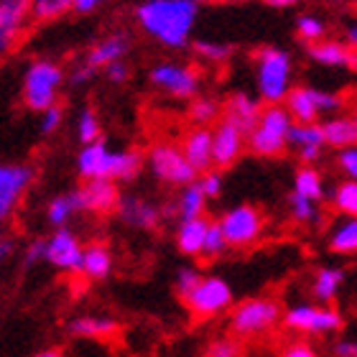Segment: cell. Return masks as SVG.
<instances>
[{"label":"cell","instance_id":"1","mask_svg":"<svg viewBox=\"0 0 357 357\" xmlns=\"http://www.w3.org/2000/svg\"><path fill=\"white\" fill-rule=\"evenodd\" d=\"M138 29L156 44L181 52L192 44L199 6L192 0H141L133 10Z\"/></svg>","mask_w":357,"mask_h":357},{"label":"cell","instance_id":"2","mask_svg":"<svg viewBox=\"0 0 357 357\" xmlns=\"http://www.w3.org/2000/svg\"><path fill=\"white\" fill-rule=\"evenodd\" d=\"M143 169L141 151H112L105 138L84 143L77 156V172L82 178H112V181H133Z\"/></svg>","mask_w":357,"mask_h":357},{"label":"cell","instance_id":"3","mask_svg":"<svg viewBox=\"0 0 357 357\" xmlns=\"http://www.w3.org/2000/svg\"><path fill=\"white\" fill-rule=\"evenodd\" d=\"M255 84L266 105H281L294 87V59L286 49L263 46L255 54Z\"/></svg>","mask_w":357,"mask_h":357},{"label":"cell","instance_id":"4","mask_svg":"<svg viewBox=\"0 0 357 357\" xmlns=\"http://www.w3.org/2000/svg\"><path fill=\"white\" fill-rule=\"evenodd\" d=\"M67 82V72L54 59H33L23 75V105L33 112H41L59 102V92Z\"/></svg>","mask_w":357,"mask_h":357},{"label":"cell","instance_id":"5","mask_svg":"<svg viewBox=\"0 0 357 357\" xmlns=\"http://www.w3.org/2000/svg\"><path fill=\"white\" fill-rule=\"evenodd\" d=\"M291 115L283 105H266L255 120V126L248 130L245 143L250 153L261 158H278L286 153V135L291 128Z\"/></svg>","mask_w":357,"mask_h":357},{"label":"cell","instance_id":"6","mask_svg":"<svg viewBox=\"0 0 357 357\" xmlns=\"http://www.w3.org/2000/svg\"><path fill=\"white\" fill-rule=\"evenodd\" d=\"M281 105L289 110L294 123H317L321 115H337V112H342L344 97L340 92L298 84V87L289 89V95L283 97Z\"/></svg>","mask_w":357,"mask_h":357},{"label":"cell","instance_id":"7","mask_svg":"<svg viewBox=\"0 0 357 357\" xmlns=\"http://www.w3.org/2000/svg\"><path fill=\"white\" fill-rule=\"evenodd\" d=\"M281 314L283 312L275 298L255 296V298H248V301H240L232 309L230 327L240 337H258L271 332L281 321Z\"/></svg>","mask_w":357,"mask_h":357},{"label":"cell","instance_id":"8","mask_svg":"<svg viewBox=\"0 0 357 357\" xmlns=\"http://www.w3.org/2000/svg\"><path fill=\"white\" fill-rule=\"evenodd\" d=\"M283 327L298 335H335L344 327V314L335 306H317V304H296L289 312L281 314Z\"/></svg>","mask_w":357,"mask_h":357},{"label":"cell","instance_id":"9","mask_svg":"<svg viewBox=\"0 0 357 357\" xmlns=\"http://www.w3.org/2000/svg\"><path fill=\"white\" fill-rule=\"evenodd\" d=\"M151 84L161 89L164 95L174 100H192L199 95L202 75L192 64H178V61H158L149 72Z\"/></svg>","mask_w":357,"mask_h":357},{"label":"cell","instance_id":"10","mask_svg":"<svg viewBox=\"0 0 357 357\" xmlns=\"http://www.w3.org/2000/svg\"><path fill=\"white\" fill-rule=\"evenodd\" d=\"M220 230H222V238L227 243V248H250L255 245L263 235V212L253 204H238V207L227 209L222 217H220Z\"/></svg>","mask_w":357,"mask_h":357},{"label":"cell","instance_id":"11","mask_svg":"<svg viewBox=\"0 0 357 357\" xmlns=\"http://www.w3.org/2000/svg\"><path fill=\"white\" fill-rule=\"evenodd\" d=\"M189 312L199 319H212L227 312L232 304V286L220 275H202L192 294L184 298Z\"/></svg>","mask_w":357,"mask_h":357},{"label":"cell","instance_id":"12","mask_svg":"<svg viewBox=\"0 0 357 357\" xmlns=\"http://www.w3.org/2000/svg\"><path fill=\"white\" fill-rule=\"evenodd\" d=\"M149 166L151 172H153V176L158 181H164V184L186 186L192 184V181H197V172L186 164L181 149L174 146V143H156L149 151Z\"/></svg>","mask_w":357,"mask_h":357},{"label":"cell","instance_id":"13","mask_svg":"<svg viewBox=\"0 0 357 357\" xmlns=\"http://www.w3.org/2000/svg\"><path fill=\"white\" fill-rule=\"evenodd\" d=\"M36 178L33 166L29 164H0V225L13 215L21 204L23 194L29 192Z\"/></svg>","mask_w":357,"mask_h":357},{"label":"cell","instance_id":"14","mask_svg":"<svg viewBox=\"0 0 357 357\" xmlns=\"http://www.w3.org/2000/svg\"><path fill=\"white\" fill-rule=\"evenodd\" d=\"M44 261L49 266L67 271V273H82V243L75 232L59 227L44 245Z\"/></svg>","mask_w":357,"mask_h":357},{"label":"cell","instance_id":"15","mask_svg":"<svg viewBox=\"0 0 357 357\" xmlns=\"http://www.w3.org/2000/svg\"><path fill=\"white\" fill-rule=\"evenodd\" d=\"M245 151V130H240L232 120L222 118L212 130V166L227 169Z\"/></svg>","mask_w":357,"mask_h":357},{"label":"cell","instance_id":"16","mask_svg":"<svg viewBox=\"0 0 357 357\" xmlns=\"http://www.w3.org/2000/svg\"><path fill=\"white\" fill-rule=\"evenodd\" d=\"M77 197H79L82 212L87 209V212H97V215H107L118 207L120 189L118 181H112V178H87L77 189Z\"/></svg>","mask_w":357,"mask_h":357},{"label":"cell","instance_id":"17","mask_svg":"<svg viewBox=\"0 0 357 357\" xmlns=\"http://www.w3.org/2000/svg\"><path fill=\"white\" fill-rule=\"evenodd\" d=\"M306 54L314 64L327 69H357V54L355 49L344 44V41H337V38H321V41H314V44H306Z\"/></svg>","mask_w":357,"mask_h":357},{"label":"cell","instance_id":"18","mask_svg":"<svg viewBox=\"0 0 357 357\" xmlns=\"http://www.w3.org/2000/svg\"><path fill=\"white\" fill-rule=\"evenodd\" d=\"M286 146L296 149L301 164H317L321 158V151L327 149L319 123H291Z\"/></svg>","mask_w":357,"mask_h":357},{"label":"cell","instance_id":"19","mask_svg":"<svg viewBox=\"0 0 357 357\" xmlns=\"http://www.w3.org/2000/svg\"><path fill=\"white\" fill-rule=\"evenodd\" d=\"M115 212L123 222L135 230H153L161 222V207L143 197H135V194H120Z\"/></svg>","mask_w":357,"mask_h":357},{"label":"cell","instance_id":"20","mask_svg":"<svg viewBox=\"0 0 357 357\" xmlns=\"http://www.w3.org/2000/svg\"><path fill=\"white\" fill-rule=\"evenodd\" d=\"M130 49H133V36H130L128 31H112V33L102 36L87 54H84V61L100 72V69H105L110 61L126 59L128 54H130Z\"/></svg>","mask_w":357,"mask_h":357},{"label":"cell","instance_id":"21","mask_svg":"<svg viewBox=\"0 0 357 357\" xmlns=\"http://www.w3.org/2000/svg\"><path fill=\"white\" fill-rule=\"evenodd\" d=\"M181 153L197 174L212 169V130L197 126L192 133H186L184 143H181Z\"/></svg>","mask_w":357,"mask_h":357},{"label":"cell","instance_id":"22","mask_svg":"<svg viewBox=\"0 0 357 357\" xmlns=\"http://www.w3.org/2000/svg\"><path fill=\"white\" fill-rule=\"evenodd\" d=\"M225 118L232 120L235 126L240 128V130H248L255 126V120H258V115H261L263 105L258 97H250L248 92H235V95L227 97V102H225Z\"/></svg>","mask_w":357,"mask_h":357},{"label":"cell","instance_id":"23","mask_svg":"<svg viewBox=\"0 0 357 357\" xmlns=\"http://www.w3.org/2000/svg\"><path fill=\"white\" fill-rule=\"evenodd\" d=\"M321 133H324V146L332 149H350L357 143V120L352 115L337 112L329 120L319 123Z\"/></svg>","mask_w":357,"mask_h":357},{"label":"cell","instance_id":"24","mask_svg":"<svg viewBox=\"0 0 357 357\" xmlns=\"http://www.w3.org/2000/svg\"><path fill=\"white\" fill-rule=\"evenodd\" d=\"M344 281H347V273H344V268L340 266H324L317 271L314 275V283H312V294L317 301L321 304H329V301H335L337 294L342 291Z\"/></svg>","mask_w":357,"mask_h":357},{"label":"cell","instance_id":"25","mask_svg":"<svg viewBox=\"0 0 357 357\" xmlns=\"http://www.w3.org/2000/svg\"><path fill=\"white\" fill-rule=\"evenodd\" d=\"M29 21V0H0V33L18 41Z\"/></svg>","mask_w":357,"mask_h":357},{"label":"cell","instance_id":"26","mask_svg":"<svg viewBox=\"0 0 357 357\" xmlns=\"http://www.w3.org/2000/svg\"><path fill=\"white\" fill-rule=\"evenodd\" d=\"M69 335L75 337H89V340H105V337L118 335V321L110 317H77L69 321Z\"/></svg>","mask_w":357,"mask_h":357},{"label":"cell","instance_id":"27","mask_svg":"<svg viewBox=\"0 0 357 357\" xmlns=\"http://www.w3.org/2000/svg\"><path fill=\"white\" fill-rule=\"evenodd\" d=\"M209 220L204 217H194V220H181L176 230V245L184 255H202V243H204V232H207Z\"/></svg>","mask_w":357,"mask_h":357},{"label":"cell","instance_id":"28","mask_svg":"<svg viewBox=\"0 0 357 357\" xmlns=\"http://www.w3.org/2000/svg\"><path fill=\"white\" fill-rule=\"evenodd\" d=\"M112 271V253L102 243H92L82 248V273L87 278H105Z\"/></svg>","mask_w":357,"mask_h":357},{"label":"cell","instance_id":"29","mask_svg":"<svg viewBox=\"0 0 357 357\" xmlns=\"http://www.w3.org/2000/svg\"><path fill=\"white\" fill-rule=\"evenodd\" d=\"M294 194L304 197V199L321 202L324 199V176L314 164H304L294 176Z\"/></svg>","mask_w":357,"mask_h":357},{"label":"cell","instance_id":"30","mask_svg":"<svg viewBox=\"0 0 357 357\" xmlns=\"http://www.w3.org/2000/svg\"><path fill=\"white\" fill-rule=\"evenodd\" d=\"M75 10V0H29V18L36 23L59 21Z\"/></svg>","mask_w":357,"mask_h":357},{"label":"cell","instance_id":"31","mask_svg":"<svg viewBox=\"0 0 357 357\" xmlns=\"http://www.w3.org/2000/svg\"><path fill=\"white\" fill-rule=\"evenodd\" d=\"M204 209H207V197L202 194L199 184H197V181H192V184L181 186V197H178V202H176L178 220L204 217Z\"/></svg>","mask_w":357,"mask_h":357},{"label":"cell","instance_id":"32","mask_svg":"<svg viewBox=\"0 0 357 357\" xmlns=\"http://www.w3.org/2000/svg\"><path fill=\"white\" fill-rule=\"evenodd\" d=\"M77 212H82V204H79V197H77V189L69 194H59L49 202V209H46V217L49 222L56 225V227H67V222Z\"/></svg>","mask_w":357,"mask_h":357},{"label":"cell","instance_id":"33","mask_svg":"<svg viewBox=\"0 0 357 357\" xmlns=\"http://www.w3.org/2000/svg\"><path fill=\"white\" fill-rule=\"evenodd\" d=\"M329 250L337 255H355L357 250V220L347 217L329 235Z\"/></svg>","mask_w":357,"mask_h":357},{"label":"cell","instance_id":"34","mask_svg":"<svg viewBox=\"0 0 357 357\" xmlns=\"http://www.w3.org/2000/svg\"><path fill=\"white\" fill-rule=\"evenodd\" d=\"M194 49V54L199 56L204 64H227L235 54V46L225 44V41H209V38H199L189 44Z\"/></svg>","mask_w":357,"mask_h":357},{"label":"cell","instance_id":"35","mask_svg":"<svg viewBox=\"0 0 357 357\" xmlns=\"http://www.w3.org/2000/svg\"><path fill=\"white\" fill-rule=\"evenodd\" d=\"M220 115H222V105L215 97H192V105H189L192 123H197L199 128H209L215 120H220Z\"/></svg>","mask_w":357,"mask_h":357},{"label":"cell","instance_id":"36","mask_svg":"<svg viewBox=\"0 0 357 357\" xmlns=\"http://www.w3.org/2000/svg\"><path fill=\"white\" fill-rule=\"evenodd\" d=\"M327 31H329V23L317 13H301L296 18V36L304 44H314V41L327 38Z\"/></svg>","mask_w":357,"mask_h":357},{"label":"cell","instance_id":"37","mask_svg":"<svg viewBox=\"0 0 357 357\" xmlns=\"http://www.w3.org/2000/svg\"><path fill=\"white\" fill-rule=\"evenodd\" d=\"M332 204L342 217L357 215V181L355 178H344L342 184L335 186L332 192Z\"/></svg>","mask_w":357,"mask_h":357},{"label":"cell","instance_id":"38","mask_svg":"<svg viewBox=\"0 0 357 357\" xmlns=\"http://www.w3.org/2000/svg\"><path fill=\"white\" fill-rule=\"evenodd\" d=\"M289 209H291V217H294L298 225H317L321 217L319 202L304 199V197H298V194H294V192L289 194Z\"/></svg>","mask_w":357,"mask_h":357},{"label":"cell","instance_id":"39","mask_svg":"<svg viewBox=\"0 0 357 357\" xmlns=\"http://www.w3.org/2000/svg\"><path fill=\"white\" fill-rule=\"evenodd\" d=\"M77 138H79V143H92L97 141V138H102V126H100V118H97L95 110H89V107H84L82 112H79V118H77Z\"/></svg>","mask_w":357,"mask_h":357},{"label":"cell","instance_id":"40","mask_svg":"<svg viewBox=\"0 0 357 357\" xmlns=\"http://www.w3.org/2000/svg\"><path fill=\"white\" fill-rule=\"evenodd\" d=\"M227 250V243L222 238V230L217 222L207 225V232H204V243H202V255L204 258H220V255Z\"/></svg>","mask_w":357,"mask_h":357},{"label":"cell","instance_id":"41","mask_svg":"<svg viewBox=\"0 0 357 357\" xmlns=\"http://www.w3.org/2000/svg\"><path fill=\"white\" fill-rule=\"evenodd\" d=\"M61 123H64V107H61L59 102H54L52 107L41 110V123H38V128H41L44 135H54L61 128Z\"/></svg>","mask_w":357,"mask_h":357},{"label":"cell","instance_id":"42","mask_svg":"<svg viewBox=\"0 0 357 357\" xmlns=\"http://www.w3.org/2000/svg\"><path fill=\"white\" fill-rule=\"evenodd\" d=\"M199 278H202V273L194 266L178 268V273H176V294H178V296H181V298L189 296L194 286L199 283Z\"/></svg>","mask_w":357,"mask_h":357},{"label":"cell","instance_id":"43","mask_svg":"<svg viewBox=\"0 0 357 357\" xmlns=\"http://www.w3.org/2000/svg\"><path fill=\"white\" fill-rule=\"evenodd\" d=\"M197 184H199L202 194H204L207 199H217V197L222 194V176H220V172H212V169L202 172V178Z\"/></svg>","mask_w":357,"mask_h":357},{"label":"cell","instance_id":"44","mask_svg":"<svg viewBox=\"0 0 357 357\" xmlns=\"http://www.w3.org/2000/svg\"><path fill=\"white\" fill-rule=\"evenodd\" d=\"M97 77V69L89 67L87 61H79V64H75V67L67 72V82L72 84V87H84V84H89L92 79Z\"/></svg>","mask_w":357,"mask_h":357},{"label":"cell","instance_id":"45","mask_svg":"<svg viewBox=\"0 0 357 357\" xmlns=\"http://www.w3.org/2000/svg\"><path fill=\"white\" fill-rule=\"evenodd\" d=\"M102 72H105V77H107V82H112V84H126L128 79H130V64H128L126 59L110 61Z\"/></svg>","mask_w":357,"mask_h":357},{"label":"cell","instance_id":"46","mask_svg":"<svg viewBox=\"0 0 357 357\" xmlns=\"http://www.w3.org/2000/svg\"><path fill=\"white\" fill-rule=\"evenodd\" d=\"M337 164L342 169V174L347 178H357V149H340V156H337Z\"/></svg>","mask_w":357,"mask_h":357},{"label":"cell","instance_id":"47","mask_svg":"<svg viewBox=\"0 0 357 357\" xmlns=\"http://www.w3.org/2000/svg\"><path fill=\"white\" fill-rule=\"evenodd\" d=\"M209 357H240V344L235 340H215L207 350Z\"/></svg>","mask_w":357,"mask_h":357},{"label":"cell","instance_id":"48","mask_svg":"<svg viewBox=\"0 0 357 357\" xmlns=\"http://www.w3.org/2000/svg\"><path fill=\"white\" fill-rule=\"evenodd\" d=\"M44 245H46V240H33V243H29L26 253H23V266L31 268L44 261Z\"/></svg>","mask_w":357,"mask_h":357},{"label":"cell","instance_id":"49","mask_svg":"<svg viewBox=\"0 0 357 357\" xmlns=\"http://www.w3.org/2000/svg\"><path fill=\"white\" fill-rule=\"evenodd\" d=\"M281 357H319V355H317V350H314L306 340H298V342H291L289 347L283 350Z\"/></svg>","mask_w":357,"mask_h":357},{"label":"cell","instance_id":"50","mask_svg":"<svg viewBox=\"0 0 357 357\" xmlns=\"http://www.w3.org/2000/svg\"><path fill=\"white\" fill-rule=\"evenodd\" d=\"M332 352L335 357H357V344L352 340H337Z\"/></svg>","mask_w":357,"mask_h":357},{"label":"cell","instance_id":"51","mask_svg":"<svg viewBox=\"0 0 357 357\" xmlns=\"http://www.w3.org/2000/svg\"><path fill=\"white\" fill-rule=\"evenodd\" d=\"M112 0H75V13H95L97 8L107 6Z\"/></svg>","mask_w":357,"mask_h":357},{"label":"cell","instance_id":"52","mask_svg":"<svg viewBox=\"0 0 357 357\" xmlns=\"http://www.w3.org/2000/svg\"><path fill=\"white\" fill-rule=\"evenodd\" d=\"M13 253V240L8 238V235H3V232H0V263L6 261L8 255Z\"/></svg>","mask_w":357,"mask_h":357},{"label":"cell","instance_id":"53","mask_svg":"<svg viewBox=\"0 0 357 357\" xmlns=\"http://www.w3.org/2000/svg\"><path fill=\"white\" fill-rule=\"evenodd\" d=\"M342 41L350 46V49H357V26H355V23H350V26L344 29V38H342Z\"/></svg>","mask_w":357,"mask_h":357},{"label":"cell","instance_id":"54","mask_svg":"<svg viewBox=\"0 0 357 357\" xmlns=\"http://www.w3.org/2000/svg\"><path fill=\"white\" fill-rule=\"evenodd\" d=\"M266 6H271V8H278V10H286V8H294V6H298L301 0H263Z\"/></svg>","mask_w":357,"mask_h":357},{"label":"cell","instance_id":"55","mask_svg":"<svg viewBox=\"0 0 357 357\" xmlns=\"http://www.w3.org/2000/svg\"><path fill=\"white\" fill-rule=\"evenodd\" d=\"M33 357H61V350H56V347H46V350H41Z\"/></svg>","mask_w":357,"mask_h":357},{"label":"cell","instance_id":"56","mask_svg":"<svg viewBox=\"0 0 357 357\" xmlns=\"http://www.w3.org/2000/svg\"><path fill=\"white\" fill-rule=\"evenodd\" d=\"M327 3H337V6H344V3H350V0H327Z\"/></svg>","mask_w":357,"mask_h":357},{"label":"cell","instance_id":"57","mask_svg":"<svg viewBox=\"0 0 357 357\" xmlns=\"http://www.w3.org/2000/svg\"><path fill=\"white\" fill-rule=\"evenodd\" d=\"M192 3H197V6H204V3H212V0H192Z\"/></svg>","mask_w":357,"mask_h":357},{"label":"cell","instance_id":"58","mask_svg":"<svg viewBox=\"0 0 357 357\" xmlns=\"http://www.w3.org/2000/svg\"><path fill=\"white\" fill-rule=\"evenodd\" d=\"M225 3H248V0H225Z\"/></svg>","mask_w":357,"mask_h":357}]
</instances>
